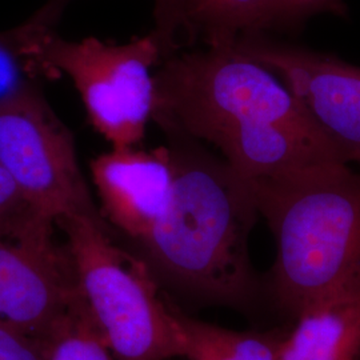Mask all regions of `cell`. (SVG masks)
Masks as SVG:
<instances>
[{"label":"cell","mask_w":360,"mask_h":360,"mask_svg":"<svg viewBox=\"0 0 360 360\" xmlns=\"http://www.w3.org/2000/svg\"><path fill=\"white\" fill-rule=\"evenodd\" d=\"M331 13L345 15L343 0H270L266 18V28L275 26H294L312 15Z\"/></svg>","instance_id":"obj_15"},{"label":"cell","mask_w":360,"mask_h":360,"mask_svg":"<svg viewBox=\"0 0 360 360\" xmlns=\"http://www.w3.org/2000/svg\"><path fill=\"white\" fill-rule=\"evenodd\" d=\"M0 166L30 208L46 218L99 212L79 167L74 136L43 92L0 104Z\"/></svg>","instance_id":"obj_6"},{"label":"cell","mask_w":360,"mask_h":360,"mask_svg":"<svg viewBox=\"0 0 360 360\" xmlns=\"http://www.w3.org/2000/svg\"><path fill=\"white\" fill-rule=\"evenodd\" d=\"M47 360H117L91 321L82 297L53 328Z\"/></svg>","instance_id":"obj_14"},{"label":"cell","mask_w":360,"mask_h":360,"mask_svg":"<svg viewBox=\"0 0 360 360\" xmlns=\"http://www.w3.org/2000/svg\"><path fill=\"white\" fill-rule=\"evenodd\" d=\"M55 224L65 235L91 321L116 359L183 358L175 304L160 295L148 263L116 245L102 214H71Z\"/></svg>","instance_id":"obj_4"},{"label":"cell","mask_w":360,"mask_h":360,"mask_svg":"<svg viewBox=\"0 0 360 360\" xmlns=\"http://www.w3.org/2000/svg\"><path fill=\"white\" fill-rule=\"evenodd\" d=\"M278 360H360V271L302 309Z\"/></svg>","instance_id":"obj_10"},{"label":"cell","mask_w":360,"mask_h":360,"mask_svg":"<svg viewBox=\"0 0 360 360\" xmlns=\"http://www.w3.org/2000/svg\"><path fill=\"white\" fill-rule=\"evenodd\" d=\"M233 46L270 68L348 165H360V68L334 56L247 35Z\"/></svg>","instance_id":"obj_8"},{"label":"cell","mask_w":360,"mask_h":360,"mask_svg":"<svg viewBox=\"0 0 360 360\" xmlns=\"http://www.w3.org/2000/svg\"><path fill=\"white\" fill-rule=\"evenodd\" d=\"M71 0H49L38 13H34L39 20L44 22L49 26L55 27L58 23L59 18L62 16V13L65 8V6L70 3Z\"/></svg>","instance_id":"obj_19"},{"label":"cell","mask_w":360,"mask_h":360,"mask_svg":"<svg viewBox=\"0 0 360 360\" xmlns=\"http://www.w3.org/2000/svg\"><path fill=\"white\" fill-rule=\"evenodd\" d=\"M31 210L7 171L0 166V226Z\"/></svg>","instance_id":"obj_18"},{"label":"cell","mask_w":360,"mask_h":360,"mask_svg":"<svg viewBox=\"0 0 360 360\" xmlns=\"http://www.w3.org/2000/svg\"><path fill=\"white\" fill-rule=\"evenodd\" d=\"M187 360H278L288 326L270 331H233L193 319L176 306Z\"/></svg>","instance_id":"obj_12"},{"label":"cell","mask_w":360,"mask_h":360,"mask_svg":"<svg viewBox=\"0 0 360 360\" xmlns=\"http://www.w3.org/2000/svg\"><path fill=\"white\" fill-rule=\"evenodd\" d=\"M41 58L72 80L91 124L112 147L139 146L154 115V68L165 59L151 32L116 44L94 37L65 40L53 28L43 40Z\"/></svg>","instance_id":"obj_5"},{"label":"cell","mask_w":360,"mask_h":360,"mask_svg":"<svg viewBox=\"0 0 360 360\" xmlns=\"http://www.w3.org/2000/svg\"><path fill=\"white\" fill-rule=\"evenodd\" d=\"M91 172L105 219L141 243L171 202L175 181L171 148L112 147L92 160Z\"/></svg>","instance_id":"obj_9"},{"label":"cell","mask_w":360,"mask_h":360,"mask_svg":"<svg viewBox=\"0 0 360 360\" xmlns=\"http://www.w3.org/2000/svg\"><path fill=\"white\" fill-rule=\"evenodd\" d=\"M51 336H37L0 324V360H47Z\"/></svg>","instance_id":"obj_17"},{"label":"cell","mask_w":360,"mask_h":360,"mask_svg":"<svg viewBox=\"0 0 360 360\" xmlns=\"http://www.w3.org/2000/svg\"><path fill=\"white\" fill-rule=\"evenodd\" d=\"M270 0H187L184 31L208 47H229L266 28Z\"/></svg>","instance_id":"obj_13"},{"label":"cell","mask_w":360,"mask_h":360,"mask_svg":"<svg viewBox=\"0 0 360 360\" xmlns=\"http://www.w3.org/2000/svg\"><path fill=\"white\" fill-rule=\"evenodd\" d=\"M56 224L27 210L0 226V324L51 336L80 300L72 260Z\"/></svg>","instance_id":"obj_7"},{"label":"cell","mask_w":360,"mask_h":360,"mask_svg":"<svg viewBox=\"0 0 360 360\" xmlns=\"http://www.w3.org/2000/svg\"><path fill=\"white\" fill-rule=\"evenodd\" d=\"M251 186L278 247L266 295L290 326L360 271V174L335 165Z\"/></svg>","instance_id":"obj_3"},{"label":"cell","mask_w":360,"mask_h":360,"mask_svg":"<svg viewBox=\"0 0 360 360\" xmlns=\"http://www.w3.org/2000/svg\"><path fill=\"white\" fill-rule=\"evenodd\" d=\"M171 138L172 196L139 243L143 259L154 274L198 300L252 309L264 294L248 251L259 215L252 186L193 139Z\"/></svg>","instance_id":"obj_2"},{"label":"cell","mask_w":360,"mask_h":360,"mask_svg":"<svg viewBox=\"0 0 360 360\" xmlns=\"http://www.w3.org/2000/svg\"><path fill=\"white\" fill-rule=\"evenodd\" d=\"M153 119L169 136L215 146L250 183L346 165L283 80L233 44L165 59Z\"/></svg>","instance_id":"obj_1"},{"label":"cell","mask_w":360,"mask_h":360,"mask_svg":"<svg viewBox=\"0 0 360 360\" xmlns=\"http://www.w3.org/2000/svg\"><path fill=\"white\" fill-rule=\"evenodd\" d=\"M186 4L187 0H155L154 35L163 58H169L178 50L180 32L186 27Z\"/></svg>","instance_id":"obj_16"},{"label":"cell","mask_w":360,"mask_h":360,"mask_svg":"<svg viewBox=\"0 0 360 360\" xmlns=\"http://www.w3.org/2000/svg\"><path fill=\"white\" fill-rule=\"evenodd\" d=\"M55 27L32 15L20 26L0 32V104L41 92L46 80L60 77L41 58V44Z\"/></svg>","instance_id":"obj_11"}]
</instances>
